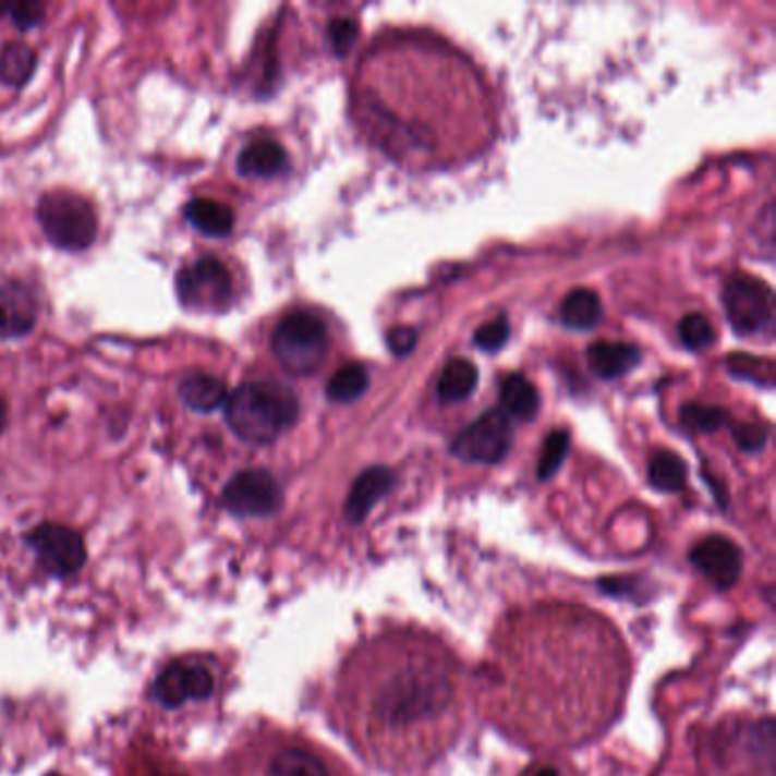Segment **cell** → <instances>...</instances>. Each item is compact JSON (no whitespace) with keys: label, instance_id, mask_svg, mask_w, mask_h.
Listing matches in <instances>:
<instances>
[{"label":"cell","instance_id":"6da1fadb","mask_svg":"<svg viewBox=\"0 0 776 776\" xmlns=\"http://www.w3.org/2000/svg\"><path fill=\"white\" fill-rule=\"evenodd\" d=\"M501 665L522 700L524 731L581 742L606 729L627 692V656L615 627L574 606L535 608L501 635Z\"/></svg>","mask_w":776,"mask_h":776},{"label":"cell","instance_id":"7a4b0ae2","mask_svg":"<svg viewBox=\"0 0 776 776\" xmlns=\"http://www.w3.org/2000/svg\"><path fill=\"white\" fill-rule=\"evenodd\" d=\"M338 704L355 744L385 767L442 752L456 733L460 669L449 646L417 631H390L344 663Z\"/></svg>","mask_w":776,"mask_h":776},{"label":"cell","instance_id":"3957f363","mask_svg":"<svg viewBox=\"0 0 776 776\" xmlns=\"http://www.w3.org/2000/svg\"><path fill=\"white\" fill-rule=\"evenodd\" d=\"M299 417V399L288 385L251 380L226 399L230 431L248 445H269Z\"/></svg>","mask_w":776,"mask_h":776},{"label":"cell","instance_id":"277c9868","mask_svg":"<svg viewBox=\"0 0 776 776\" xmlns=\"http://www.w3.org/2000/svg\"><path fill=\"white\" fill-rule=\"evenodd\" d=\"M44 235L62 251H85L96 242L98 219L94 205L66 190L46 192L37 205Z\"/></svg>","mask_w":776,"mask_h":776},{"label":"cell","instance_id":"5b68a950","mask_svg":"<svg viewBox=\"0 0 776 776\" xmlns=\"http://www.w3.org/2000/svg\"><path fill=\"white\" fill-rule=\"evenodd\" d=\"M274 355L294 376H307L319 369L328 351V332L324 322L305 310L284 317L271 338Z\"/></svg>","mask_w":776,"mask_h":776},{"label":"cell","instance_id":"8992f818","mask_svg":"<svg viewBox=\"0 0 776 776\" xmlns=\"http://www.w3.org/2000/svg\"><path fill=\"white\" fill-rule=\"evenodd\" d=\"M178 301L196 313H223L232 301V278L226 265L213 255L198 257L175 276Z\"/></svg>","mask_w":776,"mask_h":776},{"label":"cell","instance_id":"52a82bcc","mask_svg":"<svg viewBox=\"0 0 776 776\" xmlns=\"http://www.w3.org/2000/svg\"><path fill=\"white\" fill-rule=\"evenodd\" d=\"M217 688L213 667L203 658H180L169 663L153 683V696L160 706L175 711L190 702L210 700Z\"/></svg>","mask_w":776,"mask_h":776},{"label":"cell","instance_id":"ba28073f","mask_svg":"<svg viewBox=\"0 0 776 776\" xmlns=\"http://www.w3.org/2000/svg\"><path fill=\"white\" fill-rule=\"evenodd\" d=\"M512 437L514 431L506 412L489 410L453 439L451 451L460 460L495 464L508 456Z\"/></svg>","mask_w":776,"mask_h":776},{"label":"cell","instance_id":"9c48e42d","mask_svg":"<svg viewBox=\"0 0 776 776\" xmlns=\"http://www.w3.org/2000/svg\"><path fill=\"white\" fill-rule=\"evenodd\" d=\"M221 501L235 517H269L280 508L282 493L269 472L244 470L226 483Z\"/></svg>","mask_w":776,"mask_h":776},{"label":"cell","instance_id":"30bf717a","mask_svg":"<svg viewBox=\"0 0 776 776\" xmlns=\"http://www.w3.org/2000/svg\"><path fill=\"white\" fill-rule=\"evenodd\" d=\"M724 305H727V317L731 326L740 335L763 330L774 315L772 290L763 280L749 276H738L727 284Z\"/></svg>","mask_w":776,"mask_h":776},{"label":"cell","instance_id":"8fae6325","mask_svg":"<svg viewBox=\"0 0 776 776\" xmlns=\"http://www.w3.org/2000/svg\"><path fill=\"white\" fill-rule=\"evenodd\" d=\"M39 562L50 574H73L85 562V542L73 529L62 524H41L28 535Z\"/></svg>","mask_w":776,"mask_h":776},{"label":"cell","instance_id":"7c38bea8","mask_svg":"<svg viewBox=\"0 0 776 776\" xmlns=\"http://www.w3.org/2000/svg\"><path fill=\"white\" fill-rule=\"evenodd\" d=\"M690 560L719 590L733 587L740 577V549L736 547V542L724 535H711L696 542L690 551Z\"/></svg>","mask_w":776,"mask_h":776},{"label":"cell","instance_id":"4fadbf2b","mask_svg":"<svg viewBox=\"0 0 776 776\" xmlns=\"http://www.w3.org/2000/svg\"><path fill=\"white\" fill-rule=\"evenodd\" d=\"M39 319V301L23 282L0 284V340H19L28 335Z\"/></svg>","mask_w":776,"mask_h":776},{"label":"cell","instance_id":"5bb4252c","mask_svg":"<svg viewBox=\"0 0 776 776\" xmlns=\"http://www.w3.org/2000/svg\"><path fill=\"white\" fill-rule=\"evenodd\" d=\"M640 360L642 353L635 347L622 342H594L587 349L590 369L606 380L627 376L640 365Z\"/></svg>","mask_w":776,"mask_h":776},{"label":"cell","instance_id":"9a60e30c","mask_svg":"<svg viewBox=\"0 0 776 776\" xmlns=\"http://www.w3.org/2000/svg\"><path fill=\"white\" fill-rule=\"evenodd\" d=\"M395 485V476L387 468H372L362 474L355 485L351 487V495L347 501V517L351 522H362L367 512L380 501L390 487Z\"/></svg>","mask_w":776,"mask_h":776},{"label":"cell","instance_id":"2e32d148","mask_svg":"<svg viewBox=\"0 0 776 776\" xmlns=\"http://www.w3.org/2000/svg\"><path fill=\"white\" fill-rule=\"evenodd\" d=\"M288 153L274 140L251 142L238 158V171L244 178H274L284 169Z\"/></svg>","mask_w":776,"mask_h":776},{"label":"cell","instance_id":"e0dca14e","mask_svg":"<svg viewBox=\"0 0 776 776\" xmlns=\"http://www.w3.org/2000/svg\"><path fill=\"white\" fill-rule=\"evenodd\" d=\"M178 392H180V399L185 401V405L196 412L219 410L221 405H226V399H228L223 380L213 374H203V372H194L180 380Z\"/></svg>","mask_w":776,"mask_h":776},{"label":"cell","instance_id":"ac0fdd59","mask_svg":"<svg viewBox=\"0 0 776 776\" xmlns=\"http://www.w3.org/2000/svg\"><path fill=\"white\" fill-rule=\"evenodd\" d=\"M187 221L208 238H226L235 228V215L226 203L215 198H194L185 208Z\"/></svg>","mask_w":776,"mask_h":776},{"label":"cell","instance_id":"d6986e66","mask_svg":"<svg viewBox=\"0 0 776 776\" xmlns=\"http://www.w3.org/2000/svg\"><path fill=\"white\" fill-rule=\"evenodd\" d=\"M501 403L506 415H512L522 422H531L539 410V397L533 383L520 374H510L501 383Z\"/></svg>","mask_w":776,"mask_h":776},{"label":"cell","instance_id":"ffe728a7","mask_svg":"<svg viewBox=\"0 0 776 776\" xmlns=\"http://www.w3.org/2000/svg\"><path fill=\"white\" fill-rule=\"evenodd\" d=\"M35 69L37 56L28 44L12 41L0 50V83L3 85L23 87L33 77Z\"/></svg>","mask_w":776,"mask_h":776},{"label":"cell","instance_id":"44dd1931","mask_svg":"<svg viewBox=\"0 0 776 776\" xmlns=\"http://www.w3.org/2000/svg\"><path fill=\"white\" fill-rule=\"evenodd\" d=\"M476 383H478V369L474 367V362L456 357L447 362L442 376H439L437 383L439 399L449 403L468 399L476 390Z\"/></svg>","mask_w":776,"mask_h":776},{"label":"cell","instance_id":"7402d4cb","mask_svg":"<svg viewBox=\"0 0 776 776\" xmlns=\"http://www.w3.org/2000/svg\"><path fill=\"white\" fill-rule=\"evenodd\" d=\"M560 319L565 326L590 330L602 319V301L592 290L569 292L560 305Z\"/></svg>","mask_w":776,"mask_h":776},{"label":"cell","instance_id":"603a6c76","mask_svg":"<svg viewBox=\"0 0 776 776\" xmlns=\"http://www.w3.org/2000/svg\"><path fill=\"white\" fill-rule=\"evenodd\" d=\"M369 372L362 365H347L328 380L326 395L335 403H351L367 392Z\"/></svg>","mask_w":776,"mask_h":776},{"label":"cell","instance_id":"cb8c5ba5","mask_svg":"<svg viewBox=\"0 0 776 776\" xmlns=\"http://www.w3.org/2000/svg\"><path fill=\"white\" fill-rule=\"evenodd\" d=\"M686 462L671 451H658L650 462V481L660 493H679L686 485Z\"/></svg>","mask_w":776,"mask_h":776},{"label":"cell","instance_id":"d4e9b609","mask_svg":"<svg viewBox=\"0 0 776 776\" xmlns=\"http://www.w3.org/2000/svg\"><path fill=\"white\" fill-rule=\"evenodd\" d=\"M567 451H569V433L567 431L549 433L545 447H542L539 462H537V476L539 478H551L558 472L560 464H562Z\"/></svg>","mask_w":776,"mask_h":776},{"label":"cell","instance_id":"484cf974","mask_svg":"<svg viewBox=\"0 0 776 776\" xmlns=\"http://www.w3.org/2000/svg\"><path fill=\"white\" fill-rule=\"evenodd\" d=\"M729 369L738 378H747V380H754L761 385H772V380H774L772 362L761 360L756 355H747V353L729 355Z\"/></svg>","mask_w":776,"mask_h":776},{"label":"cell","instance_id":"4316f807","mask_svg":"<svg viewBox=\"0 0 776 776\" xmlns=\"http://www.w3.org/2000/svg\"><path fill=\"white\" fill-rule=\"evenodd\" d=\"M679 335L686 347L700 351L715 342V328L704 315H688L679 324Z\"/></svg>","mask_w":776,"mask_h":776},{"label":"cell","instance_id":"83f0119b","mask_svg":"<svg viewBox=\"0 0 776 776\" xmlns=\"http://www.w3.org/2000/svg\"><path fill=\"white\" fill-rule=\"evenodd\" d=\"M683 422L700 431H717L724 422H727V412L713 405L690 403L683 408Z\"/></svg>","mask_w":776,"mask_h":776},{"label":"cell","instance_id":"f1b7e54d","mask_svg":"<svg viewBox=\"0 0 776 776\" xmlns=\"http://www.w3.org/2000/svg\"><path fill=\"white\" fill-rule=\"evenodd\" d=\"M508 338H510V324L501 315V317L493 319L489 324L481 326L478 332L474 335V342L483 351H499L508 342Z\"/></svg>","mask_w":776,"mask_h":776},{"label":"cell","instance_id":"f546056e","mask_svg":"<svg viewBox=\"0 0 776 776\" xmlns=\"http://www.w3.org/2000/svg\"><path fill=\"white\" fill-rule=\"evenodd\" d=\"M355 35H357L355 21H351V19H335L330 23V28H328V37H330L335 56L344 58L351 50L353 41H355Z\"/></svg>","mask_w":776,"mask_h":776},{"label":"cell","instance_id":"4dcf8cb0","mask_svg":"<svg viewBox=\"0 0 776 776\" xmlns=\"http://www.w3.org/2000/svg\"><path fill=\"white\" fill-rule=\"evenodd\" d=\"M733 437L740 449L744 451H761L767 442V428L756 422H740L733 428Z\"/></svg>","mask_w":776,"mask_h":776},{"label":"cell","instance_id":"1f68e13d","mask_svg":"<svg viewBox=\"0 0 776 776\" xmlns=\"http://www.w3.org/2000/svg\"><path fill=\"white\" fill-rule=\"evenodd\" d=\"M10 12H12L14 25L21 31H31V28H35V25H39L44 21V5L31 3V0H23V3L12 5Z\"/></svg>","mask_w":776,"mask_h":776},{"label":"cell","instance_id":"d6a6232c","mask_svg":"<svg viewBox=\"0 0 776 776\" xmlns=\"http://www.w3.org/2000/svg\"><path fill=\"white\" fill-rule=\"evenodd\" d=\"M417 344V332L410 328H395L390 335H387V347L395 355H408Z\"/></svg>","mask_w":776,"mask_h":776},{"label":"cell","instance_id":"836d02e7","mask_svg":"<svg viewBox=\"0 0 776 776\" xmlns=\"http://www.w3.org/2000/svg\"><path fill=\"white\" fill-rule=\"evenodd\" d=\"M5 426H8V405L0 401V433L5 431Z\"/></svg>","mask_w":776,"mask_h":776},{"label":"cell","instance_id":"e575fe53","mask_svg":"<svg viewBox=\"0 0 776 776\" xmlns=\"http://www.w3.org/2000/svg\"><path fill=\"white\" fill-rule=\"evenodd\" d=\"M529 776H560V774L556 769H551V767H542V769H537V772H533Z\"/></svg>","mask_w":776,"mask_h":776}]
</instances>
